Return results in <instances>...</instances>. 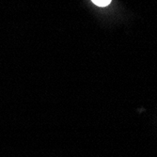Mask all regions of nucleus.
Wrapping results in <instances>:
<instances>
[{
	"label": "nucleus",
	"instance_id": "nucleus-1",
	"mask_svg": "<svg viewBox=\"0 0 157 157\" xmlns=\"http://www.w3.org/2000/svg\"><path fill=\"white\" fill-rule=\"evenodd\" d=\"M91 1L99 7H105L110 4L111 0H91Z\"/></svg>",
	"mask_w": 157,
	"mask_h": 157
}]
</instances>
